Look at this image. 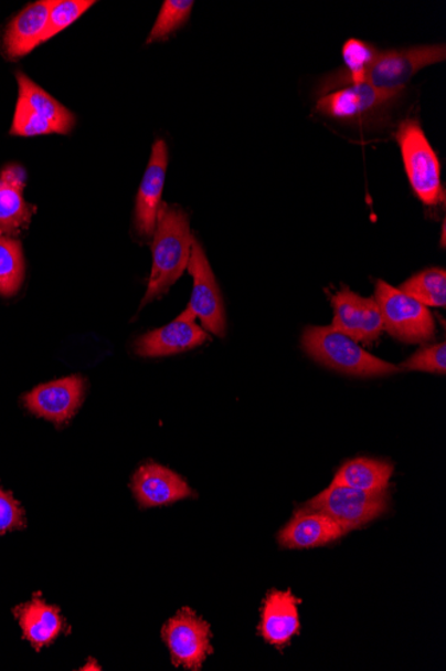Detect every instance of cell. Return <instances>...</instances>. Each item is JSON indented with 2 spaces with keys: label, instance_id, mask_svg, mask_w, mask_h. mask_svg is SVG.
<instances>
[{
  "label": "cell",
  "instance_id": "obj_17",
  "mask_svg": "<svg viewBox=\"0 0 446 671\" xmlns=\"http://www.w3.org/2000/svg\"><path fill=\"white\" fill-rule=\"evenodd\" d=\"M53 4V0H41L12 19L3 36L4 52L10 60L22 59L42 43Z\"/></svg>",
  "mask_w": 446,
  "mask_h": 671
},
{
  "label": "cell",
  "instance_id": "obj_26",
  "mask_svg": "<svg viewBox=\"0 0 446 671\" xmlns=\"http://www.w3.org/2000/svg\"><path fill=\"white\" fill-rule=\"evenodd\" d=\"M56 133L54 126L42 118L21 98H18L14 114V123L11 126V135L22 137H34Z\"/></svg>",
  "mask_w": 446,
  "mask_h": 671
},
{
  "label": "cell",
  "instance_id": "obj_1",
  "mask_svg": "<svg viewBox=\"0 0 446 671\" xmlns=\"http://www.w3.org/2000/svg\"><path fill=\"white\" fill-rule=\"evenodd\" d=\"M342 56L346 69L323 78L318 87L320 96L361 84L400 94L424 67L445 61L446 49L444 44H433L380 52L367 42L349 40L343 44Z\"/></svg>",
  "mask_w": 446,
  "mask_h": 671
},
{
  "label": "cell",
  "instance_id": "obj_4",
  "mask_svg": "<svg viewBox=\"0 0 446 671\" xmlns=\"http://www.w3.org/2000/svg\"><path fill=\"white\" fill-rule=\"evenodd\" d=\"M396 140L414 193L425 206H438L444 200L442 167L422 125L414 119L401 123Z\"/></svg>",
  "mask_w": 446,
  "mask_h": 671
},
{
  "label": "cell",
  "instance_id": "obj_16",
  "mask_svg": "<svg viewBox=\"0 0 446 671\" xmlns=\"http://www.w3.org/2000/svg\"><path fill=\"white\" fill-rule=\"evenodd\" d=\"M301 599H297L291 591H270L264 601L263 617L258 632L267 643L277 649H284L291 641V638L299 635L301 623H299L298 605Z\"/></svg>",
  "mask_w": 446,
  "mask_h": 671
},
{
  "label": "cell",
  "instance_id": "obj_9",
  "mask_svg": "<svg viewBox=\"0 0 446 671\" xmlns=\"http://www.w3.org/2000/svg\"><path fill=\"white\" fill-rule=\"evenodd\" d=\"M334 308V319L331 327L347 334L355 342L372 345L384 332V323L378 303L373 297H362L343 287L330 297Z\"/></svg>",
  "mask_w": 446,
  "mask_h": 671
},
{
  "label": "cell",
  "instance_id": "obj_12",
  "mask_svg": "<svg viewBox=\"0 0 446 671\" xmlns=\"http://www.w3.org/2000/svg\"><path fill=\"white\" fill-rule=\"evenodd\" d=\"M397 97V93L380 91L371 85H352L323 94L317 101L316 111L322 116L350 122L368 116Z\"/></svg>",
  "mask_w": 446,
  "mask_h": 671
},
{
  "label": "cell",
  "instance_id": "obj_13",
  "mask_svg": "<svg viewBox=\"0 0 446 671\" xmlns=\"http://www.w3.org/2000/svg\"><path fill=\"white\" fill-rule=\"evenodd\" d=\"M131 489L142 509L173 504L194 495L180 474L155 462L134 473Z\"/></svg>",
  "mask_w": 446,
  "mask_h": 671
},
{
  "label": "cell",
  "instance_id": "obj_23",
  "mask_svg": "<svg viewBox=\"0 0 446 671\" xmlns=\"http://www.w3.org/2000/svg\"><path fill=\"white\" fill-rule=\"evenodd\" d=\"M24 280L22 244L0 233V295H15Z\"/></svg>",
  "mask_w": 446,
  "mask_h": 671
},
{
  "label": "cell",
  "instance_id": "obj_20",
  "mask_svg": "<svg viewBox=\"0 0 446 671\" xmlns=\"http://www.w3.org/2000/svg\"><path fill=\"white\" fill-rule=\"evenodd\" d=\"M394 468L391 462L359 458L343 464L336 473L333 483L365 492L386 491Z\"/></svg>",
  "mask_w": 446,
  "mask_h": 671
},
{
  "label": "cell",
  "instance_id": "obj_14",
  "mask_svg": "<svg viewBox=\"0 0 446 671\" xmlns=\"http://www.w3.org/2000/svg\"><path fill=\"white\" fill-rule=\"evenodd\" d=\"M169 150L163 140L152 145L148 169L137 196L136 228L139 235H155L159 207L162 205V192L168 169Z\"/></svg>",
  "mask_w": 446,
  "mask_h": 671
},
{
  "label": "cell",
  "instance_id": "obj_24",
  "mask_svg": "<svg viewBox=\"0 0 446 671\" xmlns=\"http://www.w3.org/2000/svg\"><path fill=\"white\" fill-rule=\"evenodd\" d=\"M193 6V0H166L159 11L155 28L151 30L148 43L163 41L173 34L188 21Z\"/></svg>",
  "mask_w": 446,
  "mask_h": 671
},
{
  "label": "cell",
  "instance_id": "obj_28",
  "mask_svg": "<svg viewBox=\"0 0 446 671\" xmlns=\"http://www.w3.org/2000/svg\"><path fill=\"white\" fill-rule=\"evenodd\" d=\"M25 527L24 512L11 493L0 489V535Z\"/></svg>",
  "mask_w": 446,
  "mask_h": 671
},
{
  "label": "cell",
  "instance_id": "obj_15",
  "mask_svg": "<svg viewBox=\"0 0 446 671\" xmlns=\"http://www.w3.org/2000/svg\"><path fill=\"white\" fill-rule=\"evenodd\" d=\"M348 531L323 512L306 509L296 512L278 535L284 548L308 549L341 539Z\"/></svg>",
  "mask_w": 446,
  "mask_h": 671
},
{
  "label": "cell",
  "instance_id": "obj_2",
  "mask_svg": "<svg viewBox=\"0 0 446 671\" xmlns=\"http://www.w3.org/2000/svg\"><path fill=\"white\" fill-rule=\"evenodd\" d=\"M189 218L181 208L162 202L159 207L155 240H152V269L148 291L142 301H155L168 293L188 269L193 244Z\"/></svg>",
  "mask_w": 446,
  "mask_h": 671
},
{
  "label": "cell",
  "instance_id": "obj_25",
  "mask_svg": "<svg viewBox=\"0 0 446 671\" xmlns=\"http://www.w3.org/2000/svg\"><path fill=\"white\" fill-rule=\"evenodd\" d=\"M95 4L93 0H61L54 2L51 8L46 31L43 34V42L60 34L61 31L67 29L76 19H79L83 12H86Z\"/></svg>",
  "mask_w": 446,
  "mask_h": 671
},
{
  "label": "cell",
  "instance_id": "obj_18",
  "mask_svg": "<svg viewBox=\"0 0 446 671\" xmlns=\"http://www.w3.org/2000/svg\"><path fill=\"white\" fill-rule=\"evenodd\" d=\"M14 612L24 639H28L35 650L46 648L67 629L59 607L47 605L40 597L17 607Z\"/></svg>",
  "mask_w": 446,
  "mask_h": 671
},
{
  "label": "cell",
  "instance_id": "obj_22",
  "mask_svg": "<svg viewBox=\"0 0 446 671\" xmlns=\"http://www.w3.org/2000/svg\"><path fill=\"white\" fill-rule=\"evenodd\" d=\"M426 307H445L446 272L444 269H428L413 275L399 289Z\"/></svg>",
  "mask_w": 446,
  "mask_h": 671
},
{
  "label": "cell",
  "instance_id": "obj_11",
  "mask_svg": "<svg viewBox=\"0 0 446 671\" xmlns=\"http://www.w3.org/2000/svg\"><path fill=\"white\" fill-rule=\"evenodd\" d=\"M197 316L189 306L170 325L157 328L139 338L136 352L141 357H166L195 349L209 339L205 331L197 325Z\"/></svg>",
  "mask_w": 446,
  "mask_h": 671
},
{
  "label": "cell",
  "instance_id": "obj_8",
  "mask_svg": "<svg viewBox=\"0 0 446 671\" xmlns=\"http://www.w3.org/2000/svg\"><path fill=\"white\" fill-rule=\"evenodd\" d=\"M190 275L193 276V294L189 307L193 310L197 318L201 319L202 326L216 337H223L226 328L225 308L219 284H216L214 272L210 268L206 253L193 239L191 244L190 261L188 265Z\"/></svg>",
  "mask_w": 446,
  "mask_h": 671
},
{
  "label": "cell",
  "instance_id": "obj_19",
  "mask_svg": "<svg viewBox=\"0 0 446 671\" xmlns=\"http://www.w3.org/2000/svg\"><path fill=\"white\" fill-rule=\"evenodd\" d=\"M24 172L21 167L12 166L0 174V233L14 235L28 227L35 207L23 198Z\"/></svg>",
  "mask_w": 446,
  "mask_h": 671
},
{
  "label": "cell",
  "instance_id": "obj_5",
  "mask_svg": "<svg viewBox=\"0 0 446 671\" xmlns=\"http://www.w3.org/2000/svg\"><path fill=\"white\" fill-rule=\"evenodd\" d=\"M373 300L378 303L384 331L406 344H422L435 337V319L429 308L403 291L379 281Z\"/></svg>",
  "mask_w": 446,
  "mask_h": 671
},
{
  "label": "cell",
  "instance_id": "obj_21",
  "mask_svg": "<svg viewBox=\"0 0 446 671\" xmlns=\"http://www.w3.org/2000/svg\"><path fill=\"white\" fill-rule=\"evenodd\" d=\"M17 80L19 98L24 101L42 118L46 119L49 124L53 125L56 133L66 135V133L73 129L75 117L72 112L51 97L41 86L31 81L28 75L18 72Z\"/></svg>",
  "mask_w": 446,
  "mask_h": 671
},
{
  "label": "cell",
  "instance_id": "obj_27",
  "mask_svg": "<svg viewBox=\"0 0 446 671\" xmlns=\"http://www.w3.org/2000/svg\"><path fill=\"white\" fill-rule=\"evenodd\" d=\"M405 370L428 371L435 375H445L446 371V345L439 344L424 347L406 360L403 365Z\"/></svg>",
  "mask_w": 446,
  "mask_h": 671
},
{
  "label": "cell",
  "instance_id": "obj_3",
  "mask_svg": "<svg viewBox=\"0 0 446 671\" xmlns=\"http://www.w3.org/2000/svg\"><path fill=\"white\" fill-rule=\"evenodd\" d=\"M302 346L317 363L343 375L381 377L400 370L399 366L372 356L354 339L331 326L305 328Z\"/></svg>",
  "mask_w": 446,
  "mask_h": 671
},
{
  "label": "cell",
  "instance_id": "obj_6",
  "mask_svg": "<svg viewBox=\"0 0 446 671\" xmlns=\"http://www.w3.org/2000/svg\"><path fill=\"white\" fill-rule=\"evenodd\" d=\"M306 509L323 512L348 532L364 527L385 514L389 506L386 491L365 492L346 485L330 484L305 504Z\"/></svg>",
  "mask_w": 446,
  "mask_h": 671
},
{
  "label": "cell",
  "instance_id": "obj_7",
  "mask_svg": "<svg viewBox=\"0 0 446 671\" xmlns=\"http://www.w3.org/2000/svg\"><path fill=\"white\" fill-rule=\"evenodd\" d=\"M210 626L197 617L190 609H182L163 626L162 638L168 644L171 662L176 668L200 670L209 654L213 653L210 644Z\"/></svg>",
  "mask_w": 446,
  "mask_h": 671
},
{
  "label": "cell",
  "instance_id": "obj_10",
  "mask_svg": "<svg viewBox=\"0 0 446 671\" xmlns=\"http://www.w3.org/2000/svg\"><path fill=\"white\" fill-rule=\"evenodd\" d=\"M85 379L72 376L38 386L23 397L25 408L42 419L67 422L79 409L85 398Z\"/></svg>",
  "mask_w": 446,
  "mask_h": 671
}]
</instances>
